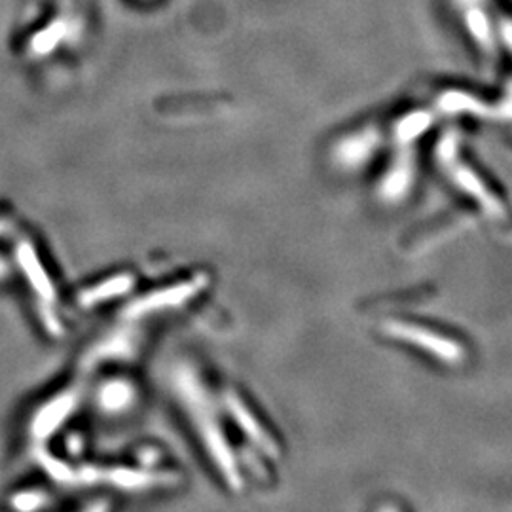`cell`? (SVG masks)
<instances>
[{
    "label": "cell",
    "instance_id": "5",
    "mask_svg": "<svg viewBox=\"0 0 512 512\" xmlns=\"http://www.w3.org/2000/svg\"><path fill=\"white\" fill-rule=\"evenodd\" d=\"M376 143H378L376 131L361 133V135H357V137L346 139V141L340 145L338 156H340L342 162H346V164L361 162V160H366V158L372 154Z\"/></svg>",
    "mask_w": 512,
    "mask_h": 512
},
{
    "label": "cell",
    "instance_id": "6",
    "mask_svg": "<svg viewBox=\"0 0 512 512\" xmlns=\"http://www.w3.org/2000/svg\"><path fill=\"white\" fill-rule=\"evenodd\" d=\"M440 110L444 112H473L476 116H486L488 107L486 103L478 101L473 95L463 92H448L440 97Z\"/></svg>",
    "mask_w": 512,
    "mask_h": 512
},
{
    "label": "cell",
    "instance_id": "2",
    "mask_svg": "<svg viewBox=\"0 0 512 512\" xmlns=\"http://www.w3.org/2000/svg\"><path fill=\"white\" fill-rule=\"evenodd\" d=\"M384 332L391 338H397L401 342L412 344L416 348L427 351L429 355L437 357L446 365H459L465 357V353H463V349H461L458 342H454V340H450L442 334H435L429 329L412 325V323L387 321L384 325Z\"/></svg>",
    "mask_w": 512,
    "mask_h": 512
},
{
    "label": "cell",
    "instance_id": "7",
    "mask_svg": "<svg viewBox=\"0 0 512 512\" xmlns=\"http://www.w3.org/2000/svg\"><path fill=\"white\" fill-rule=\"evenodd\" d=\"M410 179H412L410 164H408V158H403V160L397 162V165L389 171V175L385 177L384 188H382L385 198L397 200L399 196H403L404 190L410 184Z\"/></svg>",
    "mask_w": 512,
    "mask_h": 512
},
{
    "label": "cell",
    "instance_id": "1",
    "mask_svg": "<svg viewBox=\"0 0 512 512\" xmlns=\"http://www.w3.org/2000/svg\"><path fill=\"white\" fill-rule=\"evenodd\" d=\"M439 160L450 181L458 186L461 192L475 198L478 205L484 209V213L492 219L505 217V205L494 196V192L482 183V179L476 175L471 167L463 164L458 158V137L454 131H450L439 145Z\"/></svg>",
    "mask_w": 512,
    "mask_h": 512
},
{
    "label": "cell",
    "instance_id": "4",
    "mask_svg": "<svg viewBox=\"0 0 512 512\" xmlns=\"http://www.w3.org/2000/svg\"><path fill=\"white\" fill-rule=\"evenodd\" d=\"M465 25H467L469 33L473 35V38L484 50L492 48V44H494L492 25H490V19L486 16V12L480 6L469 4L465 8Z\"/></svg>",
    "mask_w": 512,
    "mask_h": 512
},
{
    "label": "cell",
    "instance_id": "8",
    "mask_svg": "<svg viewBox=\"0 0 512 512\" xmlns=\"http://www.w3.org/2000/svg\"><path fill=\"white\" fill-rule=\"evenodd\" d=\"M431 122H433V118L427 112H414L410 116H404L403 120L399 122V126H397L399 141L408 143V141L416 139L418 135H421L425 129L431 126Z\"/></svg>",
    "mask_w": 512,
    "mask_h": 512
},
{
    "label": "cell",
    "instance_id": "3",
    "mask_svg": "<svg viewBox=\"0 0 512 512\" xmlns=\"http://www.w3.org/2000/svg\"><path fill=\"white\" fill-rule=\"evenodd\" d=\"M226 406L232 414V418L236 420L239 429L249 437V440L262 450V454L270 456V458H279V446L270 433L255 420V416L251 414V410L245 404L239 401L236 395H228L226 397Z\"/></svg>",
    "mask_w": 512,
    "mask_h": 512
}]
</instances>
